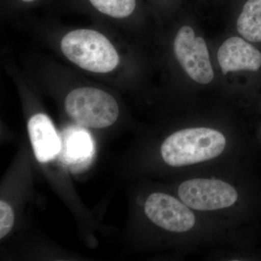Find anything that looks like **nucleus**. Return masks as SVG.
Returning <instances> with one entry per match:
<instances>
[{
  "mask_svg": "<svg viewBox=\"0 0 261 261\" xmlns=\"http://www.w3.org/2000/svg\"><path fill=\"white\" fill-rule=\"evenodd\" d=\"M145 212L154 224L172 232H185L195 224V215L188 206L167 194L149 195L145 202Z\"/></svg>",
  "mask_w": 261,
  "mask_h": 261,
  "instance_id": "obj_6",
  "label": "nucleus"
},
{
  "mask_svg": "<svg viewBox=\"0 0 261 261\" xmlns=\"http://www.w3.org/2000/svg\"><path fill=\"white\" fill-rule=\"evenodd\" d=\"M239 34L252 42H261V0H246L237 20Z\"/></svg>",
  "mask_w": 261,
  "mask_h": 261,
  "instance_id": "obj_9",
  "label": "nucleus"
},
{
  "mask_svg": "<svg viewBox=\"0 0 261 261\" xmlns=\"http://www.w3.org/2000/svg\"><path fill=\"white\" fill-rule=\"evenodd\" d=\"M28 130L39 162L47 163L60 153L62 142L49 117L42 113L34 115L29 121Z\"/></svg>",
  "mask_w": 261,
  "mask_h": 261,
  "instance_id": "obj_8",
  "label": "nucleus"
},
{
  "mask_svg": "<svg viewBox=\"0 0 261 261\" xmlns=\"http://www.w3.org/2000/svg\"><path fill=\"white\" fill-rule=\"evenodd\" d=\"M218 61L222 73L239 70L256 71L261 67V53L242 38H228L218 51Z\"/></svg>",
  "mask_w": 261,
  "mask_h": 261,
  "instance_id": "obj_7",
  "label": "nucleus"
},
{
  "mask_svg": "<svg viewBox=\"0 0 261 261\" xmlns=\"http://www.w3.org/2000/svg\"><path fill=\"white\" fill-rule=\"evenodd\" d=\"M65 111L79 124L94 128L111 126L118 119L119 108L111 95L92 87L75 89L67 96Z\"/></svg>",
  "mask_w": 261,
  "mask_h": 261,
  "instance_id": "obj_3",
  "label": "nucleus"
},
{
  "mask_svg": "<svg viewBox=\"0 0 261 261\" xmlns=\"http://www.w3.org/2000/svg\"><path fill=\"white\" fill-rule=\"evenodd\" d=\"M62 148L69 162L87 159L92 149L90 136L82 128H70L66 132Z\"/></svg>",
  "mask_w": 261,
  "mask_h": 261,
  "instance_id": "obj_10",
  "label": "nucleus"
},
{
  "mask_svg": "<svg viewBox=\"0 0 261 261\" xmlns=\"http://www.w3.org/2000/svg\"><path fill=\"white\" fill-rule=\"evenodd\" d=\"M20 3H27V4H29V3H34V2L37 1V0H19Z\"/></svg>",
  "mask_w": 261,
  "mask_h": 261,
  "instance_id": "obj_13",
  "label": "nucleus"
},
{
  "mask_svg": "<svg viewBox=\"0 0 261 261\" xmlns=\"http://www.w3.org/2000/svg\"><path fill=\"white\" fill-rule=\"evenodd\" d=\"M226 139L219 130L192 128L178 130L161 146L163 161L173 167H181L215 159L221 154Z\"/></svg>",
  "mask_w": 261,
  "mask_h": 261,
  "instance_id": "obj_1",
  "label": "nucleus"
},
{
  "mask_svg": "<svg viewBox=\"0 0 261 261\" xmlns=\"http://www.w3.org/2000/svg\"><path fill=\"white\" fill-rule=\"evenodd\" d=\"M182 202L197 211L226 208L238 200V192L221 180L193 178L183 182L178 190Z\"/></svg>",
  "mask_w": 261,
  "mask_h": 261,
  "instance_id": "obj_4",
  "label": "nucleus"
},
{
  "mask_svg": "<svg viewBox=\"0 0 261 261\" xmlns=\"http://www.w3.org/2000/svg\"><path fill=\"white\" fill-rule=\"evenodd\" d=\"M14 213L5 201H0V239L9 233L14 225Z\"/></svg>",
  "mask_w": 261,
  "mask_h": 261,
  "instance_id": "obj_12",
  "label": "nucleus"
},
{
  "mask_svg": "<svg viewBox=\"0 0 261 261\" xmlns=\"http://www.w3.org/2000/svg\"><path fill=\"white\" fill-rule=\"evenodd\" d=\"M61 50L72 63L94 73H109L119 63V56L111 42L90 29L67 34L62 39Z\"/></svg>",
  "mask_w": 261,
  "mask_h": 261,
  "instance_id": "obj_2",
  "label": "nucleus"
},
{
  "mask_svg": "<svg viewBox=\"0 0 261 261\" xmlns=\"http://www.w3.org/2000/svg\"><path fill=\"white\" fill-rule=\"evenodd\" d=\"M173 47L178 63L192 80L202 84L212 82L214 70L203 38L196 37L193 29L185 25L176 34Z\"/></svg>",
  "mask_w": 261,
  "mask_h": 261,
  "instance_id": "obj_5",
  "label": "nucleus"
},
{
  "mask_svg": "<svg viewBox=\"0 0 261 261\" xmlns=\"http://www.w3.org/2000/svg\"><path fill=\"white\" fill-rule=\"evenodd\" d=\"M89 4L102 14L114 18H128L135 13L137 0H87Z\"/></svg>",
  "mask_w": 261,
  "mask_h": 261,
  "instance_id": "obj_11",
  "label": "nucleus"
}]
</instances>
